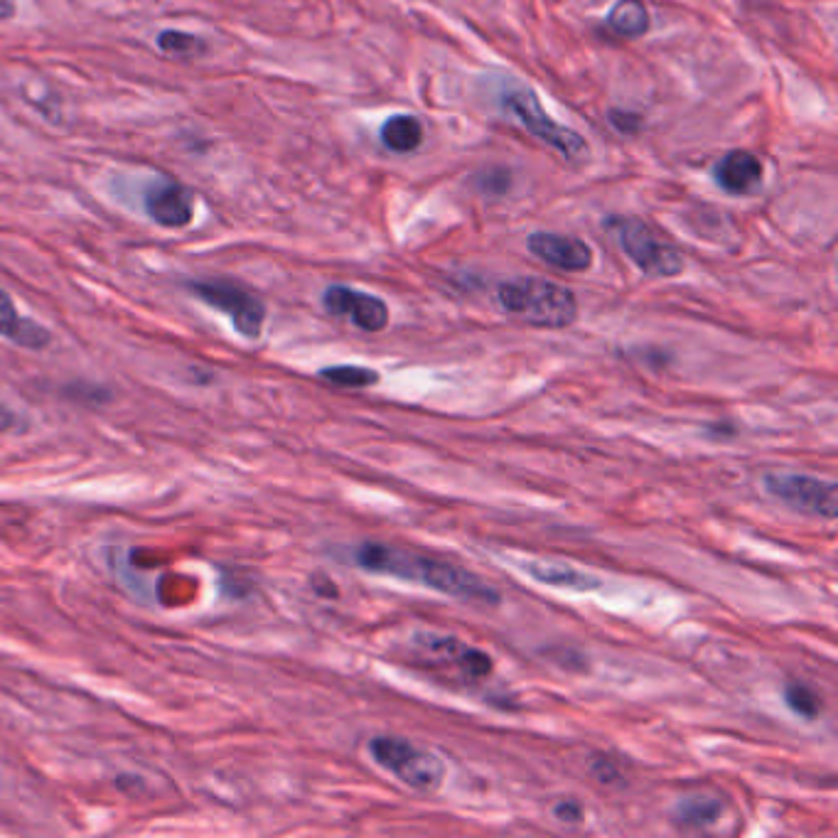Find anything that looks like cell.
I'll use <instances>...</instances> for the list:
<instances>
[{"label":"cell","mask_w":838,"mask_h":838,"mask_svg":"<svg viewBox=\"0 0 838 838\" xmlns=\"http://www.w3.org/2000/svg\"><path fill=\"white\" fill-rule=\"evenodd\" d=\"M355 561L359 569H365L369 573H381V575H391V578L428 585V588L438 590L443 595H450V598L480 600L490 605L500 602V593L494 590L492 585L484 583L480 575H474L472 571L460 569V565L456 563L438 561L431 556H421V553L389 547V543H374V541L361 543V547L355 551Z\"/></svg>","instance_id":"6da1fadb"},{"label":"cell","mask_w":838,"mask_h":838,"mask_svg":"<svg viewBox=\"0 0 838 838\" xmlns=\"http://www.w3.org/2000/svg\"><path fill=\"white\" fill-rule=\"evenodd\" d=\"M497 298L509 315H517L537 328L563 330L578 318V300H575L573 290L547 278H517L502 283Z\"/></svg>","instance_id":"7a4b0ae2"},{"label":"cell","mask_w":838,"mask_h":838,"mask_svg":"<svg viewBox=\"0 0 838 838\" xmlns=\"http://www.w3.org/2000/svg\"><path fill=\"white\" fill-rule=\"evenodd\" d=\"M369 753L383 770L399 777L411 790L436 792L443 777H446V767H443L440 757L411 741L393 738V735H377L369 743Z\"/></svg>","instance_id":"3957f363"},{"label":"cell","mask_w":838,"mask_h":838,"mask_svg":"<svg viewBox=\"0 0 838 838\" xmlns=\"http://www.w3.org/2000/svg\"><path fill=\"white\" fill-rule=\"evenodd\" d=\"M504 106H507L509 114L527 128L529 136L539 138L541 144L551 146L553 150H559L569 163H585V160H588L590 150L588 144H585V138L571 128L559 126L556 120L541 108L537 94L527 92V89H524V92H512L504 99Z\"/></svg>","instance_id":"277c9868"},{"label":"cell","mask_w":838,"mask_h":838,"mask_svg":"<svg viewBox=\"0 0 838 838\" xmlns=\"http://www.w3.org/2000/svg\"><path fill=\"white\" fill-rule=\"evenodd\" d=\"M187 288L195 292L202 302H207L209 308L229 315L231 325H234L241 337H261L266 320V306L254 292H249L246 288L229 280H192L187 283Z\"/></svg>","instance_id":"5b68a950"},{"label":"cell","mask_w":838,"mask_h":838,"mask_svg":"<svg viewBox=\"0 0 838 838\" xmlns=\"http://www.w3.org/2000/svg\"><path fill=\"white\" fill-rule=\"evenodd\" d=\"M620 246L644 276L671 278L684 271L681 251L666 244L640 219H615Z\"/></svg>","instance_id":"8992f818"},{"label":"cell","mask_w":838,"mask_h":838,"mask_svg":"<svg viewBox=\"0 0 838 838\" xmlns=\"http://www.w3.org/2000/svg\"><path fill=\"white\" fill-rule=\"evenodd\" d=\"M767 492L784 502L787 507L814 514L822 519H836L838 514V490L836 482L819 480L812 474L800 472H770L765 478Z\"/></svg>","instance_id":"52a82bcc"},{"label":"cell","mask_w":838,"mask_h":838,"mask_svg":"<svg viewBox=\"0 0 838 838\" xmlns=\"http://www.w3.org/2000/svg\"><path fill=\"white\" fill-rule=\"evenodd\" d=\"M322 306L335 318H347L365 332H381L389 322V308L381 298L347 286H330L322 292Z\"/></svg>","instance_id":"ba28073f"},{"label":"cell","mask_w":838,"mask_h":838,"mask_svg":"<svg viewBox=\"0 0 838 838\" xmlns=\"http://www.w3.org/2000/svg\"><path fill=\"white\" fill-rule=\"evenodd\" d=\"M146 211L160 227H187L192 217H195V197H192V192L185 185L173 183V180H163V183L148 187Z\"/></svg>","instance_id":"9c48e42d"},{"label":"cell","mask_w":838,"mask_h":838,"mask_svg":"<svg viewBox=\"0 0 838 838\" xmlns=\"http://www.w3.org/2000/svg\"><path fill=\"white\" fill-rule=\"evenodd\" d=\"M529 251L543 264H549L559 271H569V274H578V271H588L593 264V251L581 239L551 234V231H537L527 241Z\"/></svg>","instance_id":"30bf717a"},{"label":"cell","mask_w":838,"mask_h":838,"mask_svg":"<svg viewBox=\"0 0 838 838\" xmlns=\"http://www.w3.org/2000/svg\"><path fill=\"white\" fill-rule=\"evenodd\" d=\"M762 160L747 150H731L715 165V183L731 195H750L762 185Z\"/></svg>","instance_id":"8fae6325"},{"label":"cell","mask_w":838,"mask_h":838,"mask_svg":"<svg viewBox=\"0 0 838 838\" xmlns=\"http://www.w3.org/2000/svg\"><path fill=\"white\" fill-rule=\"evenodd\" d=\"M418 644L423 650H428L433 654L443 656V659H448L450 664L460 666V669L466 671L468 676H472V679H482V676L492 674V656L470 647V644L460 642L456 638H443V634H421Z\"/></svg>","instance_id":"7c38bea8"},{"label":"cell","mask_w":838,"mask_h":838,"mask_svg":"<svg viewBox=\"0 0 838 838\" xmlns=\"http://www.w3.org/2000/svg\"><path fill=\"white\" fill-rule=\"evenodd\" d=\"M0 335L25 349H45L53 342V335L45 325L20 315L13 298L3 288H0Z\"/></svg>","instance_id":"4fadbf2b"},{"label":"cell","mask_w":838,"mask_h":838,"mask_svg":"<svg viewBox=\"0 0 838 838\" xmlns=\"http://www.w3.org/2000/svg\"><path fill=\"white\" fill-rule=\"evenodd\" d=\"M531 578H537L543 585L565 590H595L600 588L602 581L583 571H575L573 565H553V563H527L524 565Z\"/></svg>","instance_id":"5bb4252c"},{"label":"cell","mask_w":838,"mask_h":838,"mask_svg":"<svg viewBox=\"0 0 838 838\" xmlns=\"http://www.w3.org/2000/svg\"><path fill=\"white\" fill-rule=\"evenodd\" d=\"M608 27L620 37H642L650 30V13L642 0H618L608 13Z\"/></svg>","instance_id":"9a60e30c"},{"label":"cell","mask_w":838,"mask_h":838,"mask_svg":"<svg viewBox=\"0 0 838 838\" xmlns=\"http://www.w3.org/2000/svg\"><path fill=\"white\" fill-rule=\"evenodd\" d=\"M381 144L393 153H411L423 144V126L416 116L397 114L381 126Z\"/></svg>","instance_id":"2e32d148"},{"label":"cell","mask_w":838,"mask_h":838,"mask_svg":"<svg viewBox=\"0 0 838 838\" xmlns=\"http://www.w3.org/2000/svg\"><path fill=\"white\" fill-rule=\"evenodd\" d=\"M721 812L723 806L719 800H711V796H689V800H684L676 806V822L701 829V826H711L719 822Z\"/></svg>","instance_id":"e0dca14e"},{"label":"cell","mask_w":838,"mask_h":838,"mask_svg":"<svg viewBox=\"0 0 838 838\" xmlns=\"http://www.w3.org/2000/svg\"><path fill=\"white\" fill-rule=\"evenodd\" d=\"M320 379L335 383V387H342V389H367L379 381V374L357 365H337V367L320 369Z\"/></svg>","instance_id":"ac0fdd59"},{"label":"cell","mask_w":838,"mask_h":838,"mask_svg":"<svg viewBox=\"0 0 838 838\" xmlns=\"http://www.w3.org/2000/svg\"><path fill=\"white\" fill-rule=\"evenodd\" d=\"M156 43H158V49H163L165 55H173V57H192L205 49V43H202L197 35L180 33V30H163V33L156 37Z\"/></svg>","instance_id":"d6986e66"},{"label":"cell","mask_w":838,"mask_h":838,"mask_svg":"<svg viewBox=\"0 0 838 838\" xmlns=\"http://www.w3.org/2000/svg\"><path fill=\"white\" fill-rule=\"evenodd\" d=\"M784 699H787V705H790L794 713L804 715V719H814V715L819 713V709H822L819 696H816L810 686H804V684L787 686Z\"/></svg>","instance_id":"ffe728a7"},{"label":"cell","mask_w":838,"mask_h":838,"mask_svg":"<svg viewBox=\"0 0 838 838\" xmlns=\"http://www.w3.org/2000/svg\"><path fill=\"white\" fill-rule=\"evenodd\" d=\"M610 124L620 130V134H638L642 128V116L628 114V111H610Z\"/></svg>","instance_id":"44dd1931"},{"label":"cell","mask_w":838,"mask_h":838,"mask_svg":"<svg viewBox=\"0 0 838 838\" xmlns=\"http://www.w3.org/2000/svg\"><path fill=\"white\" fill-rule=\"evenodd\" d=\"M556 819L563 824H581L583 822V806L573 800H565L556 806Z\"/></svg>","instance_id":"7402d4cb"},{"label":"cell","mask_w":838,"mask_h":838,"mask_svg":"<svg viewBox=\"0 0 838 838\" xmlns=\"http://www.w3.org/2000/svg\"><path fill=\"white\" fill-rule=\"evenodd\" d=\"M15 423H18V416H15V413L5 406L3 401H0V433L10 431V428L15 426Z\"/></svg>","instance_id":"603a6c76"},{"label":"cell","mask_w":838,"mask_h":838,"mask_svg":"<svg viewBox=\"0 0 838 838\" xmlns=\"http://www.w3.org/2000/svg\"><path fill=\"white\" fill-rule=\"evenodd\" d=\"M595 770H598V780H600V782H612V780H618V772L612 770V765H610L608 760H598V762H595Z\"/></svg>","instance_id":"cb8c5ba5"},{"label":"cell","mask_w":838,"mask_h":838,"mask_svg":"<svg viewBox=\"0 0 838 838\" xmlns=\"http://www.w3.org/2000/svg\"><path fill=\"white\" fill-rule=\"evenodd\" d=\"M15 15V0H0V20Z\"/></svg>","instance_id":"d4e9b609"}]
</instances>
